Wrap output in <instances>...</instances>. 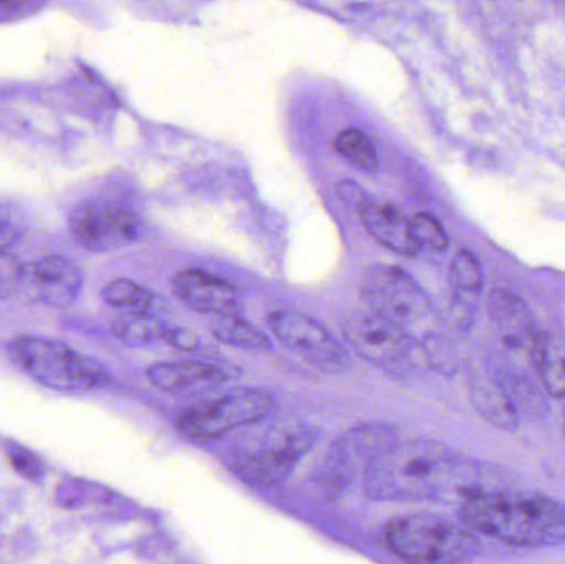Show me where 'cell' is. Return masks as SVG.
<instances>
[{
	"label": "cell",
	"mask_w": 565,
	"mask_h": 564,
	"mask_svg": "<svg viewBox=\"0 0 565 564\" xmlns=\"http://www.w3.org/2000/svg\"><path fill=\"white\" fill-rule=\"evenodd\" d=\"M460 519L475 533L524 549L565 543V507L533 492H467Z\"/></svg>",
	"instance_id": "obj_1"
},
{
	"label": "cell",
	"mask_w": 565,
	"mask_h": 564,
	"mask_svg": "<svg viewBox=\"0 0 565 564\" xmlns=\"http://www.w3.org/2000/svg\"><path fill=\"white\" fill-rule=\"evenodd\" d=\"M455 466L454 454L440 444H394L365 476V492L388 502L434 499L447 489Z\"/></svg>",
	"instance_id": "obj_2"
},
{
	"label": "cell",
	"mask_w": 565,
	"mask_h": 564,
	"mask_svg": "<svg viewBox=\"0 0 565 564\" xmlns=\"http://www.w3.org/2000/svg\"><path fill=\"white\" fill-rule=\"evenodd\" d=\"M385 543L408 563H465L477 558L481 545L477 533L445 517L414 513L397 517L385 526Z\"/></svg>",
	"instance_id": "obj_3"
},
{
	"label": "cell",
	"mask_w": 565,
	"mask_h": 564,
	"mask_svg": "<svg viewBox=\"0 0 565 564\" xmlns=\"http://www.w3.org/2000/svg\"><path fill=\"white\" fill-rule=\"evenodd\" d=\"M10 353L29 376L52 390H98L109 381L103 364L56 341L19 338L13 341Z\"/></svg>",
	"instance_id": "obj_4"
},
{
	"label": "cell",
	"mask_w": 565,
	"mask_h": 564,
	"mask_svg": "<svg viewBox=\"0 0 565 564\" xmlns=\"http://www.w3.org/2000/svg\"><path fill=\"white\" fill-rule=\"evenodd\" d=\"M361 297L369 310L404 328L412 337L424 331L431 317L427 295L407 272L394 265L375 264L365 268Z\"/></svg>",
	"instance_id": "obj_5"
},
{
	"label": "cell",
	"mask_w": 565,
	"mask_h": 564,
	"mask_svg": "<svg viewBox=\"0 0 565 564\" xmlns=\"http://www.w3.org/2000/svg\"><path fill=\"white\" fill-rule=\"evenodd\" d=\"M277 401L257 390H241L182 411L178 427L192 440H212L238 427L252 426L274 416Z\"/></svg>",
	"instance_id": "obj_6"
},
{
	"label": "cell",
	"mask_w": 565,
	"mask_h": 564,
	"mask_svg": "<svg viewBox=\"0 0 565 564\" xmlns=\"http://www.w3.org/2000/svg\"><path fill=\"white\" fill-rule=\"evenodd\" d=\"M318 430L311 427L274 434L254 449L238 453L234 459L235 470L242 479L255 486H280L291 476L296 464L318 443Z\"/></svg>",
	"instance_id": "obj_7"
},
{
	"label": "cell",
	"mask_w": 565,
	"mask_h": 564,
	"mask_svg": "<svg viewBox=\"0 0 565 564\" xmlns=\"http://www.w3.org/2000/svg\"><path fill=\"white\" fill-rule=\"evenodd\" d=\"M271 333L289 350L322 373L339 374L351 368L345 348L318 321L295 311H275L268 318Z\"/></svg>",
	"instance_id": "obj_8"
},
{
	"label": "cell",
	"mask_w": 565,
	"mask_h": 564,
	"mask_svg": "<svg viewBox=\"0 0 565 564\" xmlns=\"http://www.w3.org/2000/svg\"><path fill=\"white\" fill-rule=\"evenodd\" d=\"M394 444H397V434L384 424L351 430L332 446L321 470L322 480L331 487H344L362 473L367 476L379 457Z\"/></svg>",
	"instance_id": "obj_9"
},
{
	"label": "cell",
	"mask_w": 565,
	"mask_h": 564,
	"mask_svg": "<svg viewBox=\"0 0 565 564\" xmlns=\"http://www.w3.org/2000/svg\"><path fill=\"white\" fill-rule=\"evenodd\" d=\"M72 234L86 251H119L138 242L142 234V222L129 209L98 202L76 212Z\"/></svg>",
	"instance_id": "obj_10"
},
{
	"label": "cell",
	"mask_w": 565,
	"mask_h": 564,
	"mask_svg": "<svg viewBox=\"0 0 565 564\" xmlns=\"http://www.w3.org/2000/svg\"><path fill=\"white\" fill-rule=\"evenodd\" d=\"M342 333L355 353L379 368H392L402 363L411 354L414 340L404 328L385 320L374 311L345 318Z\"/></svg>",
	"instance_id": "obj_11"
},
{
	"label": "cell",
	"mask_w": 565,
	"mask_h": 564,
	"mask_svg": "<svg viewBox=\"0 0 565 564\" xmlns=\"http://www.w3.org/2000/svg\"><path fill=\"white\" fill-rule=\"evenodd\" d=\"M83 287L79 268L68 258L49 257L22 267L19 290L50 307L65 308Z\"/></svg>",
	"instance_id": "obj_12"
},
{
	"label": "cell",
	"mask_w": 565,
	"mask_h": 564,
	"mask_svg": "<svg viewBox=\"0 0 565 564\" xmlns=\"http://www.w3.org/2000/svg\"><path fill=\"white\" fill-rule=\"evenodd\" d=\"M175 294L192 310L201 313L227 315L241 310V295L224 278L204 270L181 272L174 280Z\"/></svg>",
	"instance_id": "obj_13"
},
{
	"label": "cell",
	"mask_w": 565,
	"mask_h": 564,
	"mask_svg": "<svg viewBox=\"0 0 565 564\" xmlns=\"http://www.w3.org/2000/svg\"><path fill=\"white\" fill-rule=\"evenodd\" d=\"M471 400L480 416L497 429L514 433L520 427V409L510 383L498 371L480 368L471 374Z\"/></svg>",
	"instance_id": "obj_14"
},
{
	"label": "cell",
	"mask_w": 565,
	"mask_h": 564,
	"mask_svg": "<svg viewBox=\"0 0 565 564\" xmlns=\"http://www.w3.org/2000/svg\"><path fill=\"white\" fill-rule=\"evenodd\" d=\"M355 211L365 231L388 251L401 257H415L420 252L422 247L412 232L411 221L394 205L379 204L369 198Z\"/></svg>",
	"instance_id": "obj_15"
},
{
	"label": "cell",
	"mask_w": 565,
	"mask_h": 564,
	"mask_svg": "<svg viewBox=\"0 0 565 564\" xmlns=\"http://www.w3.org/2000/svg\"><path fill=\"white\" fill-rule=\"evenodd\" d=\"M149 381L166 393H185L207 384L225 383L238 376L234 366L202 363V361H181V363H161L149 368Z\"/></svg>",
	"instance_id": "obj_16"
},
{
	"label": "cell",
	"mask_w": 565,
	"mask_h": 564,
	"mask_svg": "<svg viewBox=\"0 0 565 564\" xmlns=\"http://www.w3.org/2000/svg\"><path fill=\"white\" fill-rule=\"evenodd\" d=\"M490 315L500 340L511 350L531 347L536 330L530 308L520 295L510 290H494L490 297Z\"/></svg>",
	"instance_id": "obj_17"
},
{
	"label": "cell",
	"mask_w": 565,
	"mask_h": 564,
	"mask_svg": "<svg viewBox=\"0 0 565 564\" xmlns=\"http://www.w3.org/2000/svg\"><path fill=\"white\" fill-rule=\"evenodd\" d=\"M451 304L455 320L460 328H468L477 313L484 287L483 267L477 255L460 251L450 265Z\"/></svg>",
	"instance_id": "obj_18"
},
{
	"label": "cell",
	"mask_w": 565,
	"mask_h": 564,
	"mask_svg": "<svg viewBox=\"0 0 565 564\" xmlns=\"http://www.w3.org/2000/svg\"><path fill=\"white\" fill-rule=\"evenodd\" d=\"M531 361L544 390L557 400H565V340L556 334H534L531 341Z\"/></svg>",
	"instance_id": "obj_19"
},
{
	"label": "cell",
	"mask_w": 565,
	"mask_h": 564,
	"mask_svg": "<svg viewBox=\"0 0 565 564\" xmlns=\"http://www.w3.org/2000/svg\"><path fill=\"white\" fill-rule=\"evenodd\" d=\"M209 328L218 341L231 347L254 353L271 350L270 338L235 313L215 315V320L211 321Z\"/></svg>",
	"instance_id": "obj_20"
},
{
	"label": "cell",
	"mask_w": 565,
	"mask_h": 564,
	"mask_svg": "<svg viewBox=\"0 0 565 564\" xmlns=\"http://www.w3.org/2000/svg\"><path fill=\"white\" fill-rule=\"evenodd\" d=\"M168 327L148 311H128L115 321L116 337L129 347H151L164 341Z\"/></svg>",
	"instance_id": "obj_21"
},
{
	"label": "cell",
	"mask_w": 565,
	"mask_h": 564,
	"mask_svg": "<svg viewBox=\"0 0 565 564\" xmlns=\"http://www.w3.org/2000/svg\"><path fill=\"white\" fill-rule=\"evenodd\" d=\"M334 146L345 159H349L358 168L365 169V171L377 169V152H375L371 138L361 129H345V131L339 132Z\"/></svg>",
	"instance_id": "obj_22"
},
{
	"label": "cell",
	"mask_w": 565,
	"mask_h": 564,
	"mask_svg": "<svg viewBox=\"0 0 565 564\" xmlns=\"http://www.w3.org/2000/svg\"><path fill=\"white\" fill-rule=\"evenodd\" d=\"M103 298L111 307L125 308L128 311H148L152 304L151 291L135 281L125 280V278L106 285Z\"/></svg>",
	"instance_id": "obj_23"
},
{
	"label": "cell",
	"mask_w": 565,
	"mask_h": 564,
	"mask_svg": "<svg viewBox=\"0 0 565 564\" xmlns=\"http://www.w3.org/2000/svg\"><path fill=\"white\" fill-rule=\"evenodd\" d=\"M412 232L420 247L444 252L448 247V235L440 222L430 214H417L411 219Z\"/></svg>",
	"instance_id": "obj_24"
},
{
	"label": "cell",
	"mask_w": 565,
	"mask_h": 564,
	"mask_svg": "<svg viewBox=\"0 0 565 564\" xmlns=\"http://www.w3.org/2000/svg\"><path fill=\"white\" fill-rule=\"evenodd\" d=\"M7 454H9L10 464L17 472L22 473L23 477L30 480H39L43 476V464L40 457L23 447L9 444L7 446Z\"/></svg>",
	"instance_id": "obj_25"
},
{
	"label": "cell",
	"mask_w": 565,
	"mask_h": 564,
	"mask_svg": "<svg viewBox=\"0 0 565 564\" xmlns=\"http://www.w3.org/2000/svg\"><path fill=\"white\" fill-rule=\"evenodd\" d=\"M22 265L15 257L0 251V300L12 297L20 287Z\"/></svg>",
	"instance_id": "obj_26"
},
{
	"label": "cell",
	"mask_w": 565,
	"mask_h": 564,
	"mask_svg": "<svg viewBox=\"0 0 565 564\" xmlns=\"http://www.w3.org/2000/svg\"><path fill=\"white\" fill-rule=\"evenodd\" d=\"M166 343L178 348L182 351H194L199 348V337L194 331L185 330V328L168 327L164 334Z\"/></svg>",
	"instance_id": "obj_27"
},
{
	"label": "cell",
	"mask_w": 565,
	"mask_h": 564,
	"mask_svg": "<svg viewBox=\"0 0 565 564\" xmlns=\"http://www.w3.org/2000/svg\"><path fill=\"white\" fill-rule=\"evenodd\" d=\"M339 198L345 202V204L351 205V207L358 209L362 202L367 201L369 195L359 188L358 184L351 181L341 182L338 185Z\"/></svg>",
	"instance_id": "obj_28"
},
{
	"label": "cell",
	"mask_w": 565,
	"mask_h": 564,
	"mask_svg": "<svg viewBox=\"0 0 565 564\" xmlns=\"http://www.w3.org/2000/svg\"><path fill=\"white\" fill-rule=\"evenodd\" d=\"M564 434H565V416H564Z\"/></svg>",
	"instance_id": "obj_29"
}]
</instances>
